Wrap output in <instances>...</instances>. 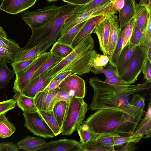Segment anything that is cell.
<instances>
[{
	"label": "cell",
	"instance_id": "obj_1",
	"mask_svg": "<svg viewBox=\"0 0 151 151\" xmlns=\"http://www.w3.org/2000/svg\"><path fill=\"white\" fill-rule=\"evenodd\" d=\"M89 84L93 94L89 109L96 111L108 109L120 111L126 113L129 104V96L134 93L149 89L150 83L147 81L134 85L109 83L97 77L89 79Z\"/></svg>",
	"mask_w": 151,
	"mask_h": 151
},
{
	"label": "cell",
	"instance_id": "obj_2",
	"mask_svg": "<svg viewBox=\"0 0 151 151\" xmlns=\"http://www.w3.org/2000/svg\"><path fill=\"white\" fill-rule=\"evenodd\" d=\"M79 6L68 4L61 6L57 14L48 22L40 27L31 29V36L22 48L37 47L42 53L46 51L56 42L66 20Z\"/></svg>",
	"mask_w": 151,
	"mask_h": 151
},
{
	"label": "cell",
	"instance_id": "obj_3",
	"mask_svg": "<svg viewBox=\"0 0 151 151\" xmlns=\"http://www.w3.org/2000/svg\"><path fill=\"white\" fill-rule=\"evenodd\" d=\"M125 113L116 110L101 109L91 114L82 123L97 134L117 133L125 134Z\"/></svg>",
	"mask_w": 151,
	"mask_h": 151
},
{
	"label": "cell",
	"instance_id": "obj_4",
	"mask_svg": "<svg viewBox=\"0 0 151 151\" xmlns=\"http://www.w3.org/2000/svg\"><path fill=\"white\" fill-rule=\"evenodd\" d=\"M91 34L81 40L68 56L52 66L44 72L46 76L45 82L47 85L64 68L88 51L94 48V41Z\"/></svg>",
	"mask_w": 151,
	"mask_h": 151
},
{
	"label": "cell",
	"instance_id": "obj_5",
	"mask_svg": "<svg viewBox=\"0 0 151 151\" xmlns=\"http://www.w3.org/2000/svg\"><path fill=\"white\" fill-rule=\"evenodd\" d=\"M88 109L84 98L72 97L62 128L61 135H70L77 130L84 119Z\"/></svg>",
	"mask_w": 151,
	"mask_h": 151
},
{
	"label": "cell",
	"instance_id": "obj_6",
	"mask_svg": "<svg viewBox=\"0 0 151 151\" xmlns=\"http://www.w3.org/2000/svg\"><path fill=\"white\" fill-rule=\"evenodd\" d=\"M147 57L144 48L137 46L126 68L119 77L125 84L134 83L142 72Z\"/></svg>",
	"mask_w": 151,
	"mask_h": 151
},
{
	"label": "cell",
	"instance_id": "obj_7",
	"mask_svg": "<svg viewBox=\"0 0 151 151\" xmlns=\"http://www.w3.org/2000/svg\"><path fill=\"white\" fill-rule=\"evenodd\" d=\"M60 7L52 4L33 11H24L21 12V18L31 29L37 28L51 19Z\"/></svg>",
	"mask_w": 151,
	"mask_h": 151
},
{
	"label": "cell",
	"instance_id": "obj_8",
	"mask_svg": "<svg viewBox=\"0 0 151 151\" xmlns=\"http://www.w3.org/2000/svg\"><path fill=\"white\" fill-rule=\"evenodd\" d=\"M50 54V51H45L42 53L29 66L15 73L16 78L13 87L14 91L18 93H21L31 81L36 71Z\"/></svg>",
	"mask_w": 151,
	"mask_h": 151
},
{
	"label": "cell",
	"instance_id": "obj_9",
	"mask_svg": "<svg viewBox=\"0 0 151 151\" xmlns=\"http://www.w3.org/2000/svg\"><path fill=\"white\" fill-rule=\"evenodd\" d=\"M25 122L24 126L32 133L44 138H52L54 134L38 111L23 112Z\"/></svg>",
	"mask_w": 151,
	"mask_h": 151
},
{
	"label": "cell",
	"instance_id": "obj_10",
	"mask_svg": "<svg viewBox=\"0 0 151 151\" xmlns=\"http://www.w3.org/2000/svg\"><path fill=\"white\" fill-rule=\"evenodd\" d=\"M108 10L107 6L104 5L83 13L73 14L70 17L66 20L62 28L59 37H61L72 28L80 23L93 17L105 15L108 13Z\"/></svg>",
	"mask_w": 151,
	"mask_h": 151
},
{
	"label": "cell",
	"instance_id": "obj_11",
	"mask_svg": "<svg viewBox=\"0 0 151 151\" xmlns=\"http://www.w3.org/2000/svg\"><path fill=\"white\" fill-rule=\"evenodd\" d=\"M58 87L65 90L72 96L84 98L85 96V82L75 74L70 75L64 79Z\"/></svg>",
	"mask_w": 151,
	"mask_h": 151
},
{
	"label": "cell",
	"instance_id": "obj_12",
	"mask_svg": "<svg viewBox=\"0 0 151 151\" xmlns=\"http://www.w3.org/2000/svg\"><path fill=\"white\" fill-rule=\"evenodd\" d=\"M37 151H82L80 142L63 139L46 142Z\"/></svg>",
	"mask_w": 151,
	"mask_h": 151
},
{
	"label": "cell",
	"instance_id": "obj_13",
	"mask_svg": "<svg viewBox=\"0 0 151 151\" xmlns=\"http://www.w3.org/2000/svg\"><path fill=\"white\" fill-rule=\"evenodd\" d=\"M109 13L106 15L96 25L92 32L97 35L100 49L103 55H108V44L110 32V23L108 16Z\"/></svg>",
	"mask_w": 151,
	"mask_h": 151
},
{
	"label": "cell",
	"instance_id": "obj_14",
	"mask_svg": "<svg viewBox=\"0 0 151 151\" xmlns=\"http://www.w3.org/2000/svg\"><path fill=\"white\" fill-rule=\"evenodd\" d=\"M37 0H3L0 9L9 14H16L32 6Z\"/></svg>",
	"mask_w": 151,
	"mask_h": 151
},
{
	"label": "cell",
	"instance_id": "obj_15",
	"mask_svg": "<svg viewBox=\"0 0 151 151\" xmlns=\"http://www.w3.org/2000/svg\"><path fill=\"white\" fill-rule=\"evenodd\" d=\"M117 11L110 12L108 16L110 23V32L108 44V55L113 52L119 40L121 30L119 28Z\"/></svg>",
	"mask_w": 151,
	"mask_h": 151
},
{
	"label": "cell",
	"instance_id": "obj_16",
	"mask_svg": "<svg viewBox=\"0 0 151 151\" xmlns=\"http://www.w3.org/2000/svg\"><path fill=\"white\" fill-rule=\"evenodd\" d=\"M55 89L49 91H41L34 98L36 106L38 110L43 111L52 110L55 104L54 96Z\"/></svg>",
	"mask_w": 151,
	"mask_h": 151
},
{
	"label": "cell",
	"instance_id": "obj_17",
	"mask_svg": "<svg viewBox=\"0 0 151 151\" xmlns=\"http://www.w3.org/2000/svg\"><path fill=\"white\" fill-rule=\"evenodd\" d=\"M137 46H133L128 42L122 49L115 68L116 73L118 76L127 67Z\"/></svg>",
	"mask_w": 151,
	"mask_h": 151
},
{
	"label": "cell",
	"instance_id": "obj_18",
	"mask_svg": "<svg viewBox=\"0 0 151 151\" xmlns=\"http://www.w3.org/2000/svg\"><path fill=\"white\" fill-rule=\"evenodd\" d=\"M106 15L95 16L88 20L85 24L74 39L72 43V47L74 48L83 38L90 34H91L96 25Z\"/></svg>",
	"mask_w": 151,
	"mask_h": 151
},
{
	"label": "cell",
	"instance_id": "obj_19",
	"mask_svg": "<svg viewBox=\"0 0 151 151\" xmlns=\"http://www.w3.org/2000/svg\"><path fill=\"white\" fill-rule=\"evenodd\" d=\"M135 4V2L125 0L124 6L119 11V28L121 30L134 17Z\"/></svg>",
	"mask_w": 151,
	"mask_h": 151
},
{
	"label": "cell",
	"instance_id": "obj_20",
	"mask_svg": "<svg viewBox=\"0 0 151 151\" xmlns=\"http://www.w3.org/2000/svg\"><path fill=\"white\" fill-rule=\"evenodd\" d=\"M46 142L43 139L28 136L19 141L17 145L24 150L37 151Z\"/></svg>",
	"mask_w": 151,
	"mask_h": 151
},
{
	"label": "cell",
	"instance_id": "obj_21",
	"mask_svg": "<svg viewBox=\"0 0 151 151\" xmlns=\"http://www.w3.org/2000/svg\"><path fill=\"white\" fill-rule=\"evenodd\" d=\"M18 94L15 100L16 104L23 112L31 113L38 111L35 104L34 98L21 93Z\"/></svg>",
	"mask_w": 151,
	"mask_h": 151
},
{
	"label": "cell",
	"instance_id": "obj_22",
	"mask_svg": "<svg viewBox=\"0 0 151 151\" xmlns=\"http://www.w3.org/2000/svg\"><path fill=\"white\" fill-rule=\"evenodd\" d=\"M135 14L134 16L135 25L138 28L144 29L149 17L151 15L147 8L144 6L137 4L135 6Z\"/></svg>",
	"mask_w": 151,
	"mask_h": 151
},
{
	"label": "cell",
	"instance_id": "obj_23",
	"mask_svg": "<svg viewBox=\"0 0 151 151\" xmlns=\"http://www.w3.org/2000/svg\"><path fill=\"white\" fill-rule=\"evenodd\" d=\"M68 107V103L61 101L55 104L52 109L54 116L61 129L66 116Z\"/></svg>",
	"mask_w": 151,
	"mask_h": 151
},
{
	"label": "cell",
	"instance_id": "obj_24",
	"mask_svg": "<svg viewBox=\"0 0 151 151\" xmlns=\"http://www.w3.org/2000/svg\"><path fill=\"white\" fill-rule=\"evenodd\" d=\"M37 111L53 132L55 136L61 134L62 129L59 126L52 110L43 111L38 110Z\"/></svg>",
	"mask_w": 151,
	"mask_h": 151
},
{
	"label": "cell",
	"instance_id": "obj_25",
	"mask_svg": "<svg viewBox=\"0 0 151 151\" xmlns=\"http://www.w3.org/2000/svg\"><path fill=\"white\" fill-rule=\"evenodd\" d=\"M151 101L149 103L144 118L142 119L137 127L136 130L143 136L144 138H149L151 134Z\"/></svg>",
	"mask_w": 151,
	"mask_h": 151
},
{
	"label": "cell",
	"instance_id": "obj_26",
	"mask_svg": "<svg viewBox=\"0 0 151 151\" xmlns=\"http://www.w3.org/2000/svg\"><path fill=\"white\" fill-rule=\"evenodd\" d=\"M6 113L0 114V138L4 139L11 136L16 130L14 125L6 117Z\"/></svg>",
	"mask_w": 151,
	"mask_h": 151
},
{
	"label": "cell",
	"instance_id": "obj_27",
	"mask_svg": "<svg viewBox=\"0 0 151 151\" xmlns=\"http://www.w3.org/2000/svg\"><path fill=\"white\" fill-rule=\"evenodd\" d=\"M63 59L60 56L50 52V54L47 58L43 62L34 74L31 81L36 79L52 66L60 62Z\"/></svg>",
	"mask_w": 151,
	"mask_h": 151
},
{
	"label": "cell",
	"instance_id": "obj_28",
	"mask_svg": "<svg viewBox=\"0 0 151 151\" xmlns=\"http://www.w3.org/2000/svg\"><path fill=\"white\" fill-rule=\"evenodd\" d=\"M87 21L80 23L72 28L62 36L59 37L57 41L72 47L74 39Z\"/></svg>",
	"mask_w": 151,
	"mask_h": 151
},
{
	"label": "cell",
	"instance_id": "obj_29",
	"mask_svg": "<svg viewBox=\"0 0 151 151\" xmlns=\"http://www.w3.org/2000/svg\"><path fill=\"white\" fill-rule=\"evenodd\" d=\"M15 74L8 67L6 63L0 62V89L7 86Z\"/></svg>",
	"mask_w": 151,
	"mask_h": 151
},
{
	"label": "cell",
	"instance_id": "obj_30",
	"mask_svg": "<svg viewBox=\"0 0 151 151\" xmlns=\"http://www.w3.org/2000/svg\"><path fill=\"white\" fill-rule=\"evenodd\" d=\"M42 53L39 47H35L27 49L21 48L17 52L15 61L37 58Z\"/></svg>",
	"mask_w": 151,
	"mask_h": 151
},
{
	"label": "cell",
	"instance_id": "obj_31",
	"mask_svg": "<svg viewBox=\"0 0 151 151\" xmlns=\"http://www.w3.org/2000/svg\"><path fill=\"white\" fill-rule=\"evenodd\" d=\"M77 130L80 137V142L81 144L96 139L98 137V134L94 133L83 123L78 127Z\"/></svg>",
	"mask_w": 151,
	"mask_h": 151
},
{
	"label": "cell",
	"instance_id": "obj_32",
	"mask_svg": "<svg viewBox=\"0 0 151 151\" xmlns=\"http://www.w3.org/2000/svg\"><path fill=\"white\" fill-rule=\"evenodd\" d=\"M143 136L141 134L136 131L131 135L127 136H121L118 134L114 138V146L123 145L128 142H134L137 143Z\"/></svg>",
	"mask_w": 151,
	"mask_h": 151
},
{
	"label": "cell",
	"instance_id": "obj_33",
	"mask_svg": "<svg viewBox=\"0 0 151 151\" xmlns=\"http://www.w3.org/2000/svg\"><path fill=\"white\" fill-rule=\"evenodd\" d=\"M111 2V0H93L88 4L79 6L73 14H77L85 12L100 7Z\"/></svg>",
	"mask_w": 151,
	"mask_h": 151
},
{
	"label": "cell",
	"instance_id": "obj_34",
	"mask_svg": "<svg viewBox=\"0 0 151 151\" xmlns=\"http://www.w3.org/2000/svg\"><path fill=\"white\" fill-rule=\"evenodd\" d=\"M73 49L71 46L57 41L53 45L50 52L64 58L70 54Z\"/></svg>",
	"mask_w": 151,
	"mask_h": 151
},
{
	"label": "cell",
	"instance_id": "obj_35",
	"mask_svg": "<svg viewBox=\"0 0 151 151\" xmlns=\"http://www.w3.org/2000/svg\"><path fill=\"white\" fill-rule=\"evenodd\" d=\"M123 35L121 31L120 34L115 47L112 53L109 56V64L116 68L117 60L122 49Z\"/></svg>",
	"mask_w": 151,
	"mask_h": 151
},
{
	"label": "cell",
	"instance_id": "obj_36",
	"mask_svg": "<svg viewBox=\"0 0 151 151\" xmlns=\"http://www.w3.org/2000/svg\"><path fill=\"white\" fill-rule=\"evenodd\" d=\"M118 134L117 133L98 134V137L95 141L105 147H114V138Z\"/></svg>",
	"mask_w": 151,
	"mask_h": 151
},
{
	"label": "cell",
	"instance_id": "obj_37",
	"mask_svg": "<svg viewBox=\"0 0 151 151\" xmlns=\"http://www.w3.org/2000/svg\"><path fill=\"white\" fill-rule=\"evenodd\" d=\"M81 147L82 151H115L114 147H105L96 142L95 140L81 144Z\"/></svg>",
	"mask_w": 151,
	"mask_h": 151
},
{
	"label": "cell",
	"instance_id": "obj_38",
	"mask_svg": "<svg viewBox=\"0 0 151 151\" xmlns=\"http://www.w3.org/2000/svg\"><path fill=\"white\" fill-rule=\"evenodd\" d=\"M0 47L16 53L21 48L17 43L7 37H0Z\"/></svg>",
	"mask_w": 151,
	"mask_h": 151
},
{
	"label": "cell",
	"instance_id": "obj_39",
	"mask_svg": "<svg viewBox=\"0 0 151 151\" xmlns=\"http://www.w3.org/2000/svg\"><path fill=\"white\" fill-rule=\"evenodd\" d=\"M72 97L65 90L57 87L55 89L54 98V104L61 101H65L69 103Z\"/></svg>",
	"mask_w": 151,
	"mask_h": 151
},
{
	"label": "cell",
	"instance_id": "obj_40",
	"mask_svg": "<svg viewBox=\"0 0 151 151\" xmlns=\"http://www.w3.org/2000/svg\"><path fill=\"white\" fill-rule=\"evenodd\" d=\"M17 53L0 47V62L11 64L16 60Z\"/></svg>",
	"mask_w": 151,
	"mask_h": 151
},
{
	"label": "cell",
	"instance_id": "obj_41",
	"mask_svg": "<svg viewBox=\"0 0 151 151\" xmlns=\"http://www.w3.org/2000/svg\"><path fill=\"white\" fill-rule=\"evenodd\" d=\"M143 29L138 28L134 25L132 34L128 42L130 44L134 46H137L140 44Z\"/></svg>",
	"mask_w": 151,
	"mask_h": 151
},
{
	"label": "cell",
	"instance_id": "obj_42",
	"mask_svg": "<svg viewBox=\"0 0 151 151\" xmlns=\"http://www.w3.org/2000/svg\"><path fill=\"white\" fill-rule=\"evenodd\" d=\"M108 55L97 53L92 63V67L95 68H101L106 67L109 62Z\"/></svg>",
	"mask_w": 151,
	"mask_h": 151
},
{
	"label": "cell",
	"instance_id": "obj_43",
	"mask_svg": "<svg viewBox=\"0 0 151 151\" xmlns=\"http://www.w3.org/2000/svg\"><path fill=\"white\" fill-rule=\"evenodd\" d=\"M37 78L31 81L24 89L21 94L26 96L34 98L37 94Z\"/></svg>",
	"mask_w": 151,
	"mask_h": 151
},
{
	"label": "cell",
	"instance_id": "obj_44",
	"mask_svg": "<svg viewBox=\"0 0 151 151\" xmlns=\"http://www.w3.org/2000/svg\"><path fill=\"white\" fill-rule=\"evenodd\" d=\"M135 25L134 17L124 27V29L121 31L123 35L122 48L128 42L132 33Z\"/></svg>",
	"mask_w": 151,
	"mask_h": 151
},
{
	"label": "cell",
	"instance_id": "obj_45",
	"mask_svg": "<svg viewBox=\"0 0 151 151\" xmlns=\"http://www.w3.org/2000/svg\"><path fill=\"white\" fill-rule=\"evenodd\" d=\"M150 40H151V15L150 16L146 25L143 29L141 41L140 45H142L144 48Z\"/></svg>",
	"mask_w": 151,
	"mask_h": 151
},
{
	"label": "cell",
	"instance_id": "obj_46",
	"mask_svg": "<svg viewBox=\"0 0 151 151\" xmlns=\"http://www.w3.org/2000/svg\"><path fill=\"white\" fill-rule=\"evenodd\" d=\"M37 58L14 62L11 64L13 71L15 73L26 69L33 63Z\"/></svg>",
	"mask_w": 151,
	"mask_h": 151
},
{
	"label": "cell",
	"instance_id": "obj_47",
	"mask_svg": "<svg viewBox=\"0 0 151 151\" xmlns=\"http://www.w3.org/2000/svg\"><path fill=\"white\" fill-rule=\"evenodd\" d=\"M91 71L95 74L103 73L106 77H107L117 75L116 73L115 68L110 65L106 68H95L92 67L91 69Z\"/></svg>",
	"mask_w": 151,
	"mask_h": 151
},
{
	"label": "cell",
	"instance_id": "obj_48",
	"mask_svg": "<svg viewBox=\"0 0 151 151\" xmlns=\"http://www.w3.org/2000/svg\"><path fill=\"white\" fill-rule=\"evenodd\" d=\"M129 104L144 111L145 106V99L143 96L137 93L132 94Z\"/></svg>",
	"mask_w": 151,
	"mask_h": 151
},
{
	"label": "cell",
	"instance_id": "obj_49",
	"mask_svg": "<svg viewBox=\"0 0 151 151\" xmlns=\"http://www.w3.org/2000/svg\"><path fill=\"white\" fill-rule=\"evenodd\" d=\"M16 100L11 99L0 102V114L6 113L8 111L14 109L16 106Z\"/></svg>",
	"mask_w": 151,
	"mask_h": 151
},
{
	"label": "cell",
	"instance_id": "obj_50",
	"mask_svg": "<svg viewBox=\"0 0 151 151\" xmlns=\"http://www.w3.org/2000/svg\"><path fill=\"white\" fill-rule=\"evenodd\" d=\"M146 81L151 82V61L146 58L142 71Z\"/></svg>",
	"mask_w": 151,
	"mask_h": 151
},
{
	"label": "cell",
	"instance_id": "obj_51",
	"mask_svg": "<svg viewBox=\"0 0 151 151\" xmlns=\"http://www.w3.org/2000/svg\"><path fill=\"white\" fill-rule=\"evenodd\" d=\"M19 149L13 142H0V151H18Z\"/></svg>",
	"mask_w": 151,
	"mask_h": 151
},
{
	"label": "cell",
	"instance_id": "obj_52",
	"mask_svg": "<svg viewBox=\"0 0 151 151\" xmlns=\"http://www.w3.org/2000/svg\"><path fill=\"white\" fill-rule=\"evenodd\" d=\"M46 76L44 73L37 78V94L42 91L47 86L45 82Z\"/></svg>",
	"mask_w": 151,
	"mask_h": 151
},
{
	"label": "cell",
	"instance_id": "obj_53",
	"mask_svg": "<svg viewBox=\"0 0 151 151\" xmlns=\"http://www.w3.org/2000/svg\"><path fill=\"white\" fill-rule=\"evenodd\" d=\"M63 80H51L48 84L43 91H49L53 90L57 88Z\"/></svg>",
	"mask_w": 151,
	"mask_h": 151
},
{
	"label": "cell",
	"instance_id": "obj_54",
	"mask_svg": "<svg viewBox=\"0 0 151 151\" xmlns=\"http://www.w3.org/2000/svg\"><path fill=\"white\" fill-rule=\"evenodd\" d=\"M137 143L134 142H128L124 144V145L117 150L120 151H132L135 149Z\"/></svg>",
	"mask_w": 151,
	"mask_h": 151
},
{
	"label": "cell",
	"instance_id": "obj_55",
	"mask_svg": "<svg viewBox=\"0 0 151 151\" xmlns=\"http://www.w3.org/2000/svg\"><path fill=\"white\" fill-rule=\"evenodd\" d=\"M68 4L76 6H83L85 5L93 0H62Z\"/></svg>",
	"mask_w": 151,
	"mask_h": 151
},
{
	"label": "cell",
	"instance_id": "obj_56",
	"mask_svg": "<svg viewBox=\"0 0 151 151\" xmlns=\"http://www.w3.org/2000/svg\"><path fill=\"white\" fill-rule=\"evenodd\" d=\"M104 81L106 82L112 84H124L117 75L109 77H106V79Z\"/></svg>",
	"mask_w": 151,
	"mask_h": 151
},
{
	"label": "cell",
	"instance_id": "obj_57",
	"mask_svg": "<svg viewBox=\"0 0 151 151\" xmlns=\"http://www.w3.org/2000/svg\"><path fill=\"white\" fill-rule=\"evenodd\" d=\"M111 3L115 10L119 12L124 6L125 0H111Z\"/></svg>",
	"mask_w": 151,
	"mask_h": 151
},
{
	"label": "cell",
	"instance_id": "obj_58",
	"mask_svg": "<svg viewBox=\"0 0 151 151\" xmlns=\"http://www.w3.org/2000/svg\"><path fill=\"white\" fill-rule=\"evenodd\" d=\"M73 74H74L70 71L63 72L59 73L52 80H63L68 76Z\"/></svg>",
	"mask_w": 151,
	"mask_h": 151
},
{
	"label": "cell",
	"instance_id": "obj_59",
	"mask_svg": "<svg viewBox=\"0 0 151 151\" xmlns=\"http://www.w3.org/2000/svg\"><path fill=\"white\" fill-rule=\"evenodd\" d=\"M147 58L151 61V40H150L144 47Z\"/></svg>",
	"mask_w": 151,
	"mask_h": 151
},
{
	"label": "cell",
	"instance_id": "obj_60",
	"mask_svg": "<svg viewBox=\"0 0 151 151\" xmlns=\"http://www.w3.org/2000/svg\"><path fill=\"white\" fill-rule=\"evenodd\" d=\"M139 4L145 6L149 13H151V0H140Z\"/></svg>",
	"mask_w": 151,
	"mask_h": 151
},
{
	"label": "cell",
	"instance_id": "obj_61",
	"mask_svg": "<svg viewBox=\"0 0 151 151\" xmlns=\"http://www.w3.org/2000/svg\"><path fill=\"white\" fill-rule=\"evenodd\" d=\"M0 37L7 38V35L4 29L0 26Z\"/></svg>",
	"mask_w": 151,
	"mask_h": 151
},
{
	"label": "cell",
	"instance_id": "obj_62",
	"mask_svg": "<svg viewBox=\"0 0 151 151\" xmlns=\"http://www.w3.org/2000/svg\"><path fill=\"white\" fill-rule=\"evenodd\" d=\"M48 1L49 2H55L57 1H58V0H46Z\"/></svg>",
	"mask_w": 151,
	"mask_h": 151
},
{
	"label": "cell",
	"instance_id": "obj_63",
	"mask_svg": "<svg viewBox=\"0 0 151 151\" xmlns=\"http://www.w3.org/2000/svg\"><path fill=\"white\" fill-rule=\"evenodd\" d=\"M132 2H135V1L136 0H129Z\"/></svg>",
	"mask_w": 151,
	"mask_h": 151
}]
</instances>
